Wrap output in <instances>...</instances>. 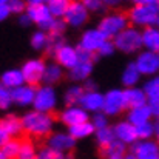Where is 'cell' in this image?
I'll list each match as a JSON object with an SVG mask.
<instances>
[{
	"instance_id": "cell-1",
	"label": "cell",
	"mask_w": 159,
	"mask_h": 159,
	"mask_svg": "<svg viewBox=\"0 0 159 159\" xmlns=\"http://www.w3.org/2000/svg\"><path fill=\"white\" fill-rule=\"evenodd\" d=\"M22 122L23 131L31 138H48L53 133L54 117L51 113L31 110L22 116Z\"/></svg>"
},
{
	"instance_id": "cell-2",
	"label": "cell",
	"mask_w": 159,
	"mask_h": 159,
	"mask_svg": "<svg viewBox=\"0 0 159 159\" xmlns=\"http://www.w3.org/2000/svg\"><path fill=\"white\" fill-rule=\"evenodd\" d=\"M128 20L134 28H150L156 26L159 22L158 6H145V5H134L128 9Z\"/></svg>"
},
{
	"instance_id": "cell-3",
	"label": "cell",
	"mask_w": 159,
	"mask_h": 159,
	"mask_svg": "<svg viewBox=\"0 0 159 159\" xmlns=\"http://www.w3.org/2000/svg\"><path fill=\"white\" fill-rule=\"evenodd\" d=\"M116 50L122 51L125 54L138 53L144 45H142V31H139V28L134 26H128L127 30H124L119 36H116L113 39Z\"/></svg>"
},
{
	"instance_id": "cell-4",
	"label": "cell",
	"mask_w": 159,
	"mask_h": 159,
	"mask_svg": "<svg viewBox=\"0 0 159 159\" xmlns=\"http://www.w3.org/2000/svg\"><path fill=\"white\" fill-rule=\"evenodd\" d=\"M130 26V20H128V16L124 14V12H110L104 16L99 22V30L105 34L108 39H114L116 36H119L124 30H127Z\"/></svg>"
},
{
	"instance_id": "cell-5",
	"label": "cell",
	"mask_w": 159,
	"mask_h": 159,
	"mask_svg": "<svg viewBox=\"0 0 159 159\" xmlns=\"http://www.w3.org/2000/svg\"><path fill=\"white\" fill-rule=\"evenodd\" d=\"M23 122L22 117L16 114H8L0 122V145L6 144L11 139H19L23 134Z\"/></svg>"
},
{
	"instance_id": "cell-6",
	"label": "cell",
	"mask_w": 159,
	"mask_h": 159,
	"mask_svg": "<svg viewBox=\"0 0 159 159\" xmlns=\"http://www.w3.org/2000/svg\"><path fill=\"white\" fill-rule=\"evenodd\" d=\"M107 40H108V37L99 28H90V30H85L82 33L77 48L90 54H98Z\"/></svg>"
},
{
	"instance_id": "cell-7",
	"label": "cell",
	"mask_w": 159,
	"mask_h": 159,
	"mask_svg": "<svg viewBox=\"0 0 159 159\" xmlns=\"http://www.w3.org/2000/svg\"><path fill=\"white\" fill-rule=\"evenodd\" d=\"M57 107V93L51 85H40L36 91V99L33 104V110L42 113H51Z\"/></svg>"
},
{
	"instance_id": "cell-8",
	"label": "cell",
	"mask_w": 159,
	"mask_h": 159,
	"mask_svg": "<svg viewBox=\"0 0 159 159\" xmlns=\"http://www.w3.org/2000/svg\"><path fill=\"white\" fill-rule=\"evenodd\" d=\"M22 73L25 77V84L28 85H39L43 82V76H45V70H47V63L42 59H28L23 65H22Z\"/></svg>"
},
{
	"instance_id": "cell-9",
	"label": "cell",
	"mask_w": 159,
	"mask_h": 159,
	"mask_svg": "<svg viewBox=\"0 0 159 159\" xmlns=\"http://www.w3.org/2000/svg\"><path fill=\"white\" fill-rule=\"evenodd\" d=\"M88 14H90V11L87 9V6L84 5L82 0H73V2H70V6L65 12L63 20L66 25H70L73 28H80L82 25L87 23Z\"/></svg>"
},
{
	"instance_id": "cell-10",
	"label": "cell",
	"mask_w": 159,
	"mask_h": 159,
	"mask_svg": "<svg viewBox=\"0 0 159 159\" xmlns=\"http://www.w3.org/2000/svg\"><path fill=\"white\" fill-rule=\"evenodd\" d=\"M127 107V99H125V91L119 88L108 90L105 93V104H104V113L107 116H117L122 113Z\"/></svg>"
},
{
	"instance_id": "cell-11",
	"label": "cell",
	"mask_w": 159,
	"mask_h": 159,
	"mask_svg": "<svg viewBox=\"0 0 159 159\" xmlns=\"http://www.w3.org/2000/svg\"><path fill=\"white\" fill-rule=\"evenodd\" d=\"M134 63L142 76H156V73L159 71L158 53H153V51H147V50L141 51L136 56Z\"/></svg>"
},
{
	"instance_id": "cell-12",
	"label": "cell",
	"mask_w": 159,
	"mask_h": 159,
	"mask_svg": "<svg viewBox=\"0 0 159 159\" xmlns=\"http://www.w3.org/2000/svg\"><path fill=\"white\" fill-rule=\"evenodd\" d=\"M54 59H56V62L62 66V68H65V70H73L79 62H80V56H79V48L77 47H73V45H68V43H65V45H62L56 54L53 56Z\"/></svg>"
},
{
	"instance_id": "cell-13",
	"label": "cell",
	"mask_w": 159,
	"mask_h": 159,
	"mask_svg": "<svg viewBox=\"0 0 159 159\" xmlns=\"http://www.w3.org/2000/svg\"><path fill=\"white\" fill-rule=\"evenodd\" d=\"M60 122L63 125H66L68 128L74 127V125H79V124H84V122H88L91 117H90V113L87 110H84L80 105H73V107H66L60 116H59Z\"/></svg>"
},
{
	"instance_id": "cell-14",
	"label": "cell",
	"mask_w": 159,
	"mask_h": 159,
	"mask_svg": "<svg viewBox=\"0 0 159 159\" xmlns=\"http://www.w3.org/2000/svg\"><path fill=\"white\" fill-rule=\"evenodd\" d=\"M47 145L50 148H53L59 153H68L74 148L76 145V139L66 131H56V133H51L48 138H47Z\"/></svg>"
},
{
	"instance_id": "cell-15",
	"label": "cell",
	"mask_w": 159,
	"mask_h": 159,
	"mask_svg": "<svg viewBox=\"0 0 159 159\" xmlns=\"http://www.w3.org/2000/svg\"><path fill=\"white\" fill-rule=\"evenodd\" d=\"M114 134H116V139L120 141L122 144L125 145H133L136 144L139 139H138V131H136V127L133 124H130L128 120H119L114 127Z\"/></svg>"
},
{
	"instance_id": "cell-16",
	"label": "cell",
	"mask_w": 159,
	"mask_h": 159,
	"mask_svg": "<svg viewBox=\"0 0 159 159\" xmlns=\"http://www.w3.org/2000/svg\"><path fill=\"white\" fill-rule=\"evenodd\" d=\"M138 159H159V144L156 141H138L130 150Z\"/></svg>"
},
{
	"instance_id": "cell-17",
	"label": "cell",
	"mask_w": 159,
	"mask_h": 159,
	"mask_svg": "<svg viewBox=\"0 0 159 159\" xmlns=\"http://www.w3.org/2000/svg\"><path fill=\"white\" fill-rule=\"evenodd\" d=\"M104 104H105V94L96 91H85V94L80 99V104L84 110H87L88 113H99L104 110Z\"/></svg>"
},
{
	"instance_id": "cell-18",
	"label": "cell",
	"mask_w": 159,
	"mask_h": 159,
	"mask_svg": "<svg viewBox=\"0 0 159 159\" xmlns=\"http://www.w3.org/2000/svg\"><path fill=\"white\" fill-rule=\"evenodd\" d=\"M36 91H37V87L25 84V85L12 90V101H14L16 105L19 107H30L34 104Z\"/></svg>"
},
{
	"instance_id": "cell-19",
	"label": "cell",
	"mask_w": 159,
	"mask_h": 159,
	"mask_svg": "<svg viewBox=\"0 0 159 159\" xmlns=\"http://www.w3.org/2000/svg\"><path fill=\"white\" fill-rule=\"evenodd\" d=\"M0 84L3 88H8V90H16L22 85H25V77H23V73L22 70H17V68H11V70H6L3 71L2 77H0Z\"/></svg>"
},
{
	"instance_id": "cell-20",
	"label": "cell",
	"mask_w": 159,
	"mask_h": 159,
	"mask_svg": "<svg viewBox=\"0 0 159 159\" xmlns=\"http://www.w3.org/2000/svg\"><path fill=\"white\" fill-rule=\"evenodd\" d=\"M152 117H153V114H152V110H150L148 105L130 108L128 114H127V120L130 124H133L134 127H139V125H142L145 122H150Z\"/></svg>"
},
{
	"instance_id": "cell-21",
	"label": "cell",
	"mask_w": 159,
	"mask_h": 159,
	"mask_svg": "<svg viewBox=\"0 0 159 159\" xmlns=\"http://www.w3.org/2000/svg\"><path fill=\"white\" fill-rule=\"evenodd\" d=\"M93 73V60H80L73 70L68 71V77L73 82H85Z\"/></svg>"
},
{
	"instance_id": "cell-22",
	"label": "cell",
	"mask_w": 159,
	"mask_h": 159,
	"mask_svg": "<svg viewBox=\"0 0 159 159\" xmlns=\"http://www.w3.org/2000/svg\"><path fill=\"white\" fill-rule=\"evenodd\" d=\"M125 99H127V107L130 108H136V107H144L148 105V98L144 91V88H125Z\"/></svg>"
},
{
	"instance_id": "cell-23",
	"label": "cell",
	"mask_w": 159,
	"mask_h": 159,
	"mask_svg": "<svg viewBox=\"0 0 159 159\" xmlns=\"http://www.w3.org/2000/svg\"><path fill=\"white\" fill-rule=\"evenodd\" d=\"M26 14L30 16V19L33 20V23H36L37 26H40L42 23H45L47 20H50L53 16L50 12L48 5H34V6H28L26 8Z\"/></svg>"
},
{
	"instance_id": "cell-24",
	"label": "cell",
	"mask_w": 159,
	"mask_h": 159,
	"mask_svg": "<svg viewBox=\"0 0 159 159\" xmlns=\"http://www.w3.org/2000/svg\"><path fill=\"white\" fill-rule=\"evenodd\" d=\"M142 45L144 50L147 51H159V28L158 26H150L142 31Z\"/></svg>"
},
{
	"instance_id": "cell-25",
	"label": "cell",
	"mask_w": 159,
	"mask_h": 159,
	"mask_svg": "<svg viewBox=\"0 0 159 159\" xmlns=\"http://www.w3.org/2000/svg\"><path fill=\"white\" fill-rule=\"evenodd\" d=\"M141 76H142V74L139 73L136 63H134V62H130V63L124 68V71H122V74H120V82H122L124 87H127V88H134L136 84L139 82Z\"/></svg>"
},
{
	"instance_id": "cell-26",
	"label": "cell",
	"mask_w": 159,
	"mask_h": 159,
	"mask_svg": "<svg viewBox=\"0 0 159 159\" xmlns=\"http://www.w3.org/2000/svg\"><path fill=\"white\" fill-rule=\"evenodd\" d=\"M22 148V139H11L0 147V159H17Z\"/></svg>"
},
{
	"instance_id": "cell-27",
	"label": "cell",
	"mask_w": 159,
	"mask_h": 159,
	"mask_svg": "<svg viewBox=\"0 0 159 159\" xmlns=\"http://www.w3.org/2000/svg\"><path fill=\"white\" fill-rule=\"evenodd\" d=\"M63 76V68L57 63V62H51L47 63V70H45V76H43V84L45 85H51L57 84Z\"/></svg>"
},
{
	"instance_id": "cell-28",
	"label": "cell",
	"mask_w": 159,
	"mask_h": 159,
	"mask_svg": "<svg viewBox=\"0 0 159 159\" xmlns=\"http://www.w3.org/2000/svg\"><path fill=\"white\" fill-rule=\"evenodd\" d=\"M42 31H45L47 34L50 36H62L65 28H66V23L63 19H56V17H51L50 20H47L45 23H42L39 26Z\"/></svg>"
},
{
	"instance_id": "cell-29",
	"label": "cell",
	"mask_w": 159,
	"mask_h": 159,
	"mask_svg": "<svg viewBox=\"0 0 159 159\" xmlns=\"http://www.w3.org/2000/svg\"><path fill=\"white\" fill-rule=\"evenodd\" d=\"M84 94H85L84 85H71L63 94V102L66 104V107L79 105Z\"/></svg>"
},
{
	"instance_id": "cell-30",
	"label": "cell",
	"mask_w": 159,
	"mask_h": 159,
	"mask_svg": "<svg viewBox=\"0 0 159 159\" xmlns=\"http://www.w3.org/2000/svg\"><path fill=\"white\" fill-rule=\"evenodd\" d=\"M101 152H102L104 159H124L127 155V145L116 139L110 147H107L105 150H101Z\"/></svg>"
},
{
	"instance_id": "cell-31",
	"label": "cell",
	"mask_w": 159,
	"mask_h": 159,
	"mask_svg": "<svg viewBox=\"0 0 159 159\" xmlns=\"http://www.w3.org/2000/svg\"><path fill=\"white\" fill-rule=\"evenodd\" d=\"M68 133L74 139H85V138L94 134L96 133V128L91 124V120H88V122H84V124H79V125H74V127L68 128Z\"/></svg>"
},
{
	"instance_id": "cell-32",
	"label": "cell",
	"mask_w": 159,
	"mask_h": 159,
	"mask_svg": "<svg viewBox=\"0 0 159 159\" xmlns=\"http://www.w3.org/2000/svg\"><path fill=\"white\" fill-rule=\"evenodd\" d=\"M94 138H96V144L99 145L101 150H105L107 147H110L116 141V134H114V130L111 127L104 128V130H98L94 133Z\"/></svg>"
},
{
	"instance_id": "cell-33",
	"label": "cell",
	"mask_w": 159,
	"mask_h": 159,
	"mask_svg": "<svg viewBox=\"0 0 159 159\" xmlns=\"http://www.w3.org/2000/svg\"><path fill=\"white\" fill-rule=\"evenodd\" d=\"M136 131H138V139H139V141H150L152 136L156 134L158 125H155V124L150 120V122H145V124L136 127Z\"/></svg>"
},
{
	"instance_id": "cell-34",
	"label": "cell",
	"mask_w": 159,
	"mask_h": 159,
	"mask_svg": "<svg viewBox=\"0 0 159 159\" xmlns=\"http://www.w3.org/2000/svg\"><path fill=\"white\" fill-rule=\"evenodd\" d=\"M70 6V2L68 0H51L48 3V8H50V12L51 16L56 19H63L65 17V12Z\"/></svg>"
},
{
	"instance_id": "cell-35",
	"label": "cell",
	"mask_w": 159,
	"mask_h": 159,
	"mask_svg": "<svg viewBox=\"0 0 159 159\" xmlns=\"http://www.w3.org/2000/svg\"><path fill=\"white\" fill-rule=\"evenodd\" d=\"M48 42H50V34H47L42 30L33 33V36H31V47L34 50H37V51L39 50H47Z\"/></svg>"
},
{
	"instance_id": "cell-36",
	"label": "cell",
	"mask_w": 159,
	"mask_h": 159,
	"mask_svg": "<svg viewBox=\"0 0 159 159\" xmlns=\"http://www.w3.org/2000/svg\"><path fill=\"white\" fill-rule=\"evenodd\" d=\"M144 91L148 98V101H158L159 99V76L152 77L144 84Z\"/></svg>"
},
{
	"instance_id": "cell-37",
	"label": "cell",
	"mask_w": 159,
	"mask_h": 159,
	"mask_svg": "<svg viewBox=\"0 0 159 159\" xmlns=\"http://www.w3.org/2000/svg\"><path fill=\"white\" fill-rule=\"evenodd\" d=\"M37 150H36V145L33 144V141L30 139H25L22 141V148H20V153L17 159H36L37 158Z\"/></svg>"
},
{
	"instance_id": "cell-38",
	"label": "cell",
	"mask_w": 159,
	"mask_h": 159,
	"mask_svg": "<svg viewBox=\"0 0 159 159\" xmlns=\"http://www.w3.org/2000/svg\"><path fill=\"white\" fill-rule=\"evenodd\" d=\"M108 117H110V116H107L104 111H99V113H94L90 120H91V124L94 125V128H96V131H98V130H104V128H108V127H110Z\"/></svg>"
},
{
	"instance_id": "cell-39",
	"label": "cell",
	"mask_w": 159,
	"mask_h": 159,
	"mask_svg": "<svg viewBox=\"0 0 159 159\" xmlns=\"http://www.w3.org/2000/svg\"><path fill=\"white\" fill-rule=\"evenodd\" d=\"M36 159H66V156L63 153H59V152H56L53 148H50L48 145H45V147H42L39 150Z\"/></svg>"
},
{
	"instance_id": "cell-40",
	"label": "cell",
	"mask_w": 159,
	"mask_h": 159,
	"mask_svg": "<svg viewBox=\"0 0 159 159\" xmlns=\"http://www.w3.org/2000/svg\"><path fill=\"white\" fill-rule=\"evenodd\" d=\"M11 104H14L12 101V91L8 90V88H3L0 87V108L2 110H8Z\"/></svg>"
},
{
	"instance_id": "cell-41",
	"label": "cell",
	"mask_w": 159,
	"mask_h": 159,
	"mask_svg": "<svg viewBox=\"0 0 159 159\" xmlns=\"http://www.w3.org/2000/svg\"><path fill=\"white\" fill-rule=\"evenodd\" d=\"M62 45H65V42H63V37L62 36H50V42H48V47H47V53L50 54V56H54L56 51L62 47Z\"/></svg>"
},
{
	"instance_id": "cell-42",
	"label": "cell",
	"mask_w": 159,
	"mask_h": 159,
	"mask_svg": "<svg viewBox=\"0 0 159 159\" xmlns=\"http://www.w3.org/2000/svg\"><path fill=\"white\" fill-rule=\"evenodd\" d=\"M8 5H9V8H11V12H12V14H17V16L26 12V8H28L26 0H11Z\"/></svg>"
},
{
	"instance_id": "cell-43",
	"label": "cell",
	"mask_w": 159,
	"mask_h": 159,
	"mask_svg": "<svg viewBox=\"0 0 159 159\" xmlns=\"http://www.w3.org/2000/svg\"><path fill=\"white\" fill-rule=\"evenodd\" d=\"M82 2H84V5L87 6V9L90 12H99L105 6L104 0H82Z\"/></svg>"
},
{
	"instance_id": "cell-44",
	"label": "cell",
	"mask_w": 159,
	"mask_h": 159,
	"mask_svg": "<svg viewBox=\"0 0 159 159\" xmlns=\"http://www.w3.org/2000/svg\"><path fill=\"white\" fill-rule=\"evenodd\" d=\"M114 50H116V45H114V42L108 39L105 43L102 45V48L99 50L98 56H101V57H107V56H111V54L114 53Z\"/></svg>"
},
{
	"instance_id": "cell-45",
	"label": "cell",
	"mask_w": 159,
	"mask_h": 159,
	"mask_svg": "<svg viewBox=\"0 0 159 159\" xmlns=\"http://www.w3.org/2000/svg\"><path fill=\"white\" fill-rule=\"evenodd\" d=\"M11 14H12V12H11V8H9L8 3H6V5H0V19H2V20H6Z\"/></svg>"
},
{
	"instance_id": "cell-46",
	"label": "cell",
	"mask_w": 159,
	"mask_h": 159,
	"mask_svg": "<svg viewBox=\"0 0 159 159\" xmlns=\"http://www.w3.org/2000/svg\"><path fill=\"white\" fill-rule=\"evenodd\" d=\"M19 25H22V26H30L31 23H33V20L30 19V16L26 14V12H23V14H20L19 16Z\"/></svg>"
},
{
	"instance_id": "cell-47",
	"label": "cell",
	"mask_w": 159,
	"mask_h": 159,
	"mask_svg": "<svg viewBox=\"0 0 159 159\" xmlns=\"http://www.w3.org/2000/svg\"><path fill=\"white\" fill-rule=\"evenodd\" d=\"M148 107L152 110V114L159 119V99L158 101H148Z\"/></svg>"
},
{
	"instance_id": "cell-48",
	"label": "cell",
	"mask_w": 159,
	"mask_h": 159,
	"mask_svg": "<svg viewBox=\"0 0 159 159\" xmlns=\"http://www.w3.org/2000/svg\"><path fill=\"white\" fill-rule=\"evenodd\" d=\"M134 5H145V6H158L159 0H133Z\"/></svg>"
},
{
	"instance_id": "cell-49",
	"label": "cell",
	"mask_w": 159,
	"mask_h": 159,
	"mask_svg": "<svg viewBox=\"0 0 159 159\" xmlns=\"http://www.w3.org/2000/svg\"><path fill=\"white\" fill-rule=\"evenodd\" d=\"M84 88H85V91H96V82H93V80H85V84H84Z\"/></svg>"
},
{
	"instance_id": "cell-50",
	"label": "cell",
	"mask_w": 159,
	"mask_h": 159,
	"mask_svg": "<svg viewBox=\"0 0 159 159\" xmlns=\"http://www.w3.org/2000/svg\"><path fill=\"white\" fill-rule=\"evenodd\" d=\"M51 0H26L28 6H34V5H48Z\"/></svg>"
},
{
	"instance_id": "cell-51",
	"label": "cell",
	"mask_w": 159,
	"mask_h": 159,
	"mask_svg": "<svg viewBox=\"0 0 159 159\" xmlns=\"http://www.w3.org/2000/svg\"><path fill=\"white\" fill-rule=\"evenodd\" d=\"M104 3H105L107 6H116L119 3V0H104Z\"/></svg>"
},
{
	"instance_id": "cell-52",
	"label": "cell",
	"mask_w": 159,
	"mask_h": 159,
	"mask_svg": "<svg viewBox=\"0 0 159 159\" xmlns=\"http://www.w3.org/2000/svg\"><path fill=\"white\" fill-rule=\"evenodd\" d=\"M124 159H138V158H136V156H134L131 152H128V153L125 155V158H124Z\"/></svg>"
},
{
	"instance_id": "cell-53",
	"label": "cell",
	"mask_w": 159,
	"mask_h": 159,
	"mask_svg": "<svg viewBox=\"0 0 159 159\" xmlns=\"http://www.w3.org/2000/svg\"><path fill=\"white\" fill-rule=\"evenodd\" d=\"M11 0H0V5H6V3H9Z\"/></svg>"
},
{
	"instance_id": "cell-54",
	"label": "cell",
	"mask_w": 159,
	"mask_h": 159,
	"mask_svg": "<svg viewBox=\"0 0 159 159\" xmlns=\"http://www.w3.org/2000/svg\"><path fill=\"white\" fill-rule=\"evenodd\" d=\"M156 142L159 144V127H158V131H156Z\"/></svg>"
},
{
	"instance_id": "cell-55",
	"label": "cell",
	"mask_w": 159,
	"mask_h": 159,
	"mask_svg": "<svg viewBox=\"0 0 159 159\" xmlns=\"http://www.w3.org/2000/svg\"><path fill=\"white\" fill-rule=\"evenodd\" d=\"M66 159H73V158H71V156H66Z\"/></svg>"
},
{
	"instance_id": "cell-56",
	"label": "cell",
	"mask_w": 159,
	"mask_h": 159,
	"mask_svg": "<svg viewBox=\"0 0 159 159\" xmlns=\"http://www.w3.org/2000/svg\"><path fill=\"white\" fill-rule=\"evenodd\" d=\"M156 26H158V28H159V22H158V25H156Z\"/></svg>"
},
{
	"instance_id": "cell-57",
	"label": "cell",
	"mask_w": 159,
	"mask_h": 159,
	"mask_svg": "<svg viewBox=\"0 0 159 159\" xmlns=\"http://www.w3.org/2000/svg\"><path fill=\"white\" fill-rule=\"evenodd\" d=\"M158 127H159V119H158Z\"/></svg>"
},
{
	"instance_id": "cell-58",
	"label": "cell",
	"mask_w": 159,
	"mask_h": 159,
	"mask_svg": "<svg viewBox=\"0 0 159 159\" xmlns=\"http://www.w3.org/2000/svg\"><path fill=\"white\" fill-rule=\"evenodd\" d=\"M158 57H159V51H158Z\"/></svg>"
},
{
	"instance_id": "cell-59",
	"label": "cell",
	"mask_w": 159,
	"mask_h": 159,
	"mask_svg": "<svg viewBox=\"0 0 159 159\" xmlns=\"http://www.w3.org/2000/svg\"><path fill=\"white\" fill-rule=\"evenodd\" d=\"M68 2H73V0H68Z\"/></svg>"
},
{
	"instance_id": "cell-60",
	"label": "cell",
	"mask_w": 159,
	"mask_h": 159,
	"mask_svg": "<svg viewBox=\"0 0 159 159\" xmlns=\"http://www.w3.org/2000/svg\"><path fill=\"white\" fill-rule=\"evenodd\" d=\"M158 9H159V5H158Z\"/></svg>"
}]
</instances>
